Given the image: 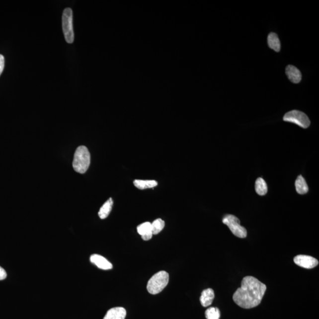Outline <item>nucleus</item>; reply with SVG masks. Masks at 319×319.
Wrapping results in <instances>:
<instances>
[{"instance_id": "f257e3e1", "label": "nucleus", "mask_w": 319, "mask_h": 319, "mask_svg": "<svg viewBox=\"0 0 319 319\" xmlns=\"http://www.w3.org/2000/svg\"><path fill=\"white\" fill-rule=\"evenodd\" d=\"M266 290L267 286L257 278L246 276L243 278L241 287L234 294L233 300L241 308H254L260 304Z\"/></svg>"}, {"instance_id": "f03ea898", "label": "nucleus", "mask_w": 319, "mask_h": 319, "mask_svg": "<svg viewBox=\"0 0 319 319\" xmlns=\"http://www.w3.org/2000/svg\"><path fill=\"white\" fill-rule=\"evenodd\" d=\"M90 162V155L88 149L85 146H80L75 152L73 167L74 170L80 174L86 173Z\"/></svg>"}, {"instance_id": "7ed1b4c3", "label": "nucleus", "mask_w": 319, "mask_h": 319, "mask_svg": "<svg viewBox=\"0 0 319 319\" xmlns=\"http://www.w3.org/2000/svg\"><path fill=\"white\" fill-rule=\"evenodd\" d=\"M169 281V275L164 271L155 274L149 281L147 289L152 295H157L162 292L167 286Z\"/></svg>"}, {"instance_id": "20e7f679", "label": "nucleus", "mask_w": 319, "mask_h": 319, "mask_svg": "<svg viewBox=\"0 0 319 319\" xmlns=\"http://www.w3.org/2000/svg\"><path fill=\"white\" fill-rule=\"evenodd\" d=\"M62 29L66 41L73 43L74 41L73 12L70 8L65 9L62 15Z\"/></svg>"}, {"instance_id": "39448f33", "label": "nucleus", "mask_w": 319, "mask_h": 319, "mask_svg": "<svg viewBox=\"0 0 319 319\" xmlns=\"http://www.w3.org/2000/svg\"><path fill=\"white\" fill-rule=\"evenodd\" d=\"M223 223L227 225L235 236L240 238V239H245L246 237V230L240 225V221L236 216L225 215L223 218Z\"/></svg>"}, {"instance_id": "423d86ee", "label": "nucleus", "mask_w": 319, "mask_h": 319, "mask_svg": "<svg viewBox=\"0 0 319 319\" xmlns=\"http://www.w3.org/2000/svg\"><path fill=\"white\" fill-rule=\"evenodd\" d=\"M283 120L298 125L300 127L307 128L311 125V121L304 112L293 110L287 112L283 117Z\"/></svg>"}, {"instance_id": "0eeeda50", "label": "nucleus", "mask_w": 319, "mask_h": 319, "mask_svg": "<svg viewBox=\"0 0 319 319\" xmlns=\"http://www.w3.org/2000/svg\"><path fill=\"white\" fill-rule=\"evenodd\" d=\"M294 262L300 267L306 268H314L319 264V261L313 256L306 255H298L294 258Z\"/></svg>"}, {"instance_id": "6e6552de", "label": "nucleus", "mask_w": 319, "mask_h": 319, "mask_svg": "<svg viewBox=\"0 0 319 319\" xmlns=\"http://www.w3.org/2000/svg\"><path fill=\"white\" fill-rule=\"evenodd\" d=\"M90 261L96 267L104 270H111L113 267L110 262L101 255L93 254L90 256Z\"/></svg>"}, {"instance_id": "1a4fd4ad", "label": "nucleus", "mask_w": 319, "mask_h": 319, "mask_svg": "<svg viewBox=\"0 0 319 319\" xmlns=\"http://www.w3.org/2000/svg\"><path fill=\"white\" fill-rule=\"evenodd\" d=\"M286 74L291 82L298 83L302 80V74L298 68L293 65L287 66L286 69Z\"/></svg>"}, {"instance_id": "9d476101", "label": "nucleus", "mask_w": 319, "mask_h": 319, "mask_svg": "<svg viewBox=\"0 0 319 319\" xmlns=\"http://www.w3.org/2000/svg\"><path fill=\"white\" fill-rule=\"evenodd\" d=\"M126 309L121 307L114 308L109 310L104 319H125L126 317Z\"/></svg>"}, {"instance_id": "9b49d317", "label": "nucleus", "mask_w": 319, "mask_h": 319, "mask_svg": "<svg viewBox=\"0 0 319 319\" xmlns=\"http://www.w3.org/2000/svg\"><path fill=\"white\" fill-rule=\"evenodd\" d=\"M137 232L142 236L143 240H149L152 239L153 236L152 231V224L147 222V223L140 225L137 227Z\"/></svg>"}, {"instance_id": "f8f14e48", "label": "nucleus", "mask_w": 319, "mask_h": 319, "mask_svg": "<svg viewBox=\"0 0 319 319\" xmlns=\"http://www.w3.org/2000/svg\"><path fill=\"white\" fill-rule=\"evenodd\" d=\"M214 298V291L212 289H207L203 291L200 301L203 307L206 308L212 305Z\"/></svg>"}, {"instance_id": "ddd939ff", "label": "nucleus", "mask_w": 319, "mask_h": 319, "mask_svg": "<svg viewBox=\"0 0 319 319\" xmlns=\"http://www.w3.org/2000/svg\"><path fill=\"white\" fill-rule=\"evenodd\" d=\"M268 45L269 48L274 50V51L279 52L281 49V44L277 34L274 33L269 34L268 36Z\"/></svg>"}, {"instance_id": "4468645a", "label": "nucleus", "mask_w": 319, "mask_h": 319, "mask_svg": "<svg viewBox=\"0 0 319 319\" xmlns=\"http://www.w3.org/2000/svg\"><path fill=\"white\" fill-rule=\"evenodd\" d=\"M295 186L297 192L300 194V195H304V194L307 193L309 191L308 184L306 183L304 177L301 175H300L298 179H296Z\"/></svg>"}, {"instance_id": "2eb2a0df", "label": "nucleus", "mask_w": 319, "mask_h": 319, "mask_svg": "<svg viewBox=\"0 0 319 319\" xmlns=\"http://www.w3.org/2000/svg\"><path fill=\"white\" fill-rule=\"evenodd\" d=\"M113 201L112 198H109L104 205H102L98 212V215L102 220L107 218L112 210Z\"/></svg>"}, {"instance_id": "dca6fc26", "label": "nucleus", "mask_w": 319, "mask_h": 319, "mask_svg": "<svg viewBox=\"0 0 319 319\" xmlns=\"http://www.w3.org/2000/svg\"><path fill=\"white\" fill-rule=\"evenodd\" d=\"M134 186L141 190L153 188L158 186V181L156 180H136L134 181Z\"/></svg>"}, {"instance_id": "f3484780", "label": "nucleus", "mask_w": 319, "mask_h": 319, "mask_svg": "<svg viewBox=\"0 0 319 319\" xmlns=\"http://www.w3.org/2000/svg\"><path fill=\"white\" fill-rule=\"evenodd\" d=\"M255 191L257 193L258 195L260 196H264L267 194L268 191V187L267 183L262 178H258L257 180L255 181Z\"/></svg>"}, {"instance_id": "a211bd4d", "label": "nucleus", "mask_w": 319, "mask_h": 319, "mask_svg": "<svg viewBox=\"0 0 319 319\" xmlns=\"http://www.w3.org/2000/svg\"><path fill=\"white\" fill-rule=\"evenodd\" d=\"M165 223L161 219H158L152 224V231L153 235H158L163 230Z\"/></svg>"}, {"instance_id": "6ab92c4d", "label": "nucleus", "mask_w": 319, "mask_h": 319, "mask_svg": "<svg viewBox=\"0 0 319 319\" xmlns=\"http://www.w3.org/2000/svg\"><path fill=\"white\" fill-rule=\"evenodd\" d=\"M205 317L207 319H220L221 312L217 308H209L205 312Z\"/></svg>"}, {"instance_id": "aec40b11", "label": "nucleus", "mask_w": 319, "mask_h": 319, "mask_svg": "<svg viewBox=\"0 0 319 319\" xmlns=\"http://www.w3.org/2000/svg\"><path fill=\"white\" fill-rule=\"evenodd\" d=\"M4 68V58L2 55H0V75H1Z\"/></svg>"}, {"instance_id": "412c9836", "label": "nucleus", "mask_w": 319, "mask_h": 319, "mask_svg": "<svg viewBox=\"0 0 319 319\" xmlns=\"http://www.w3.org/2000/svg\"><path fill=\"white\" fill-rule=\"evenodd\" d=\"M7 276V274L4 270V269L0 267V281L5 279Z\"/></svg>"}]
</instances>
